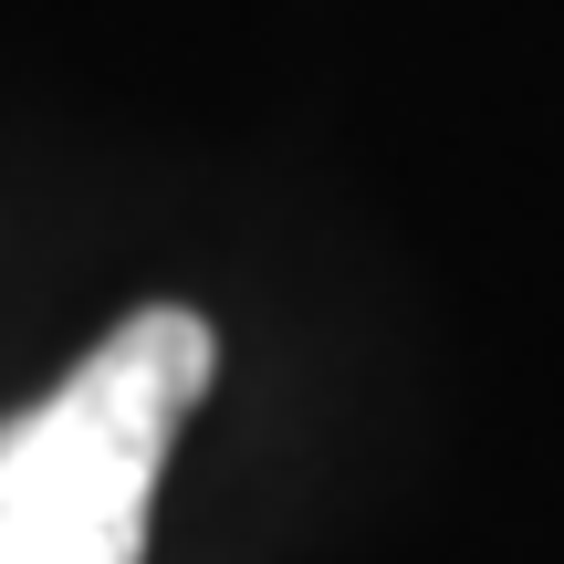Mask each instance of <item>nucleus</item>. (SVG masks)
<instances>
[{"instance_id": "obj_1", "label": "nucleus", "mask_w": 564, "mask_h": 564, "mask_svg": "<svg viewBox=\"0 0 564 564\" xmlns=\"http://www.w3.org/2000/svg\"><path fill=\"white\" fill-rule=\"evenodd\" d=\"M209 366V324L147 303L42 408H21L0 429V564H147V502Z\"/></svg>"}]
</instances>
